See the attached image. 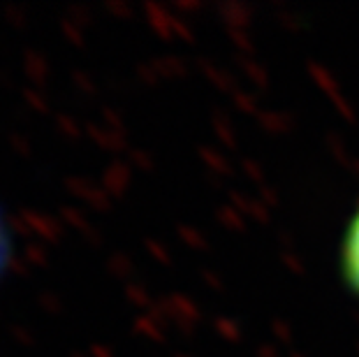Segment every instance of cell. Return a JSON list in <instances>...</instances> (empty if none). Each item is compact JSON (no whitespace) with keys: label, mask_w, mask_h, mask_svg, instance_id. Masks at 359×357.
Instances as JSON below:
<instances>
[{"label":"cell","mask_w":359,"mask_h":357,"mask_svg":"<svg viewBox=\"0 0 359 357\" xmlns=\"http://www.w3.org/2000/svg\"><path fill=\"white\" fill-rule=\"evenodd\" d=\"M346 271L348 278L357 290H359V214L355 216L353 225L348 230V241H346Z\"/></svg>","instance_id":"obj_1"}]
</instances>
